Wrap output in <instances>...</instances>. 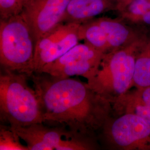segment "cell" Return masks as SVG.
<instances>
[{"label":"cell","instance_id":"cell-1","mask_svg":"<svg viewBox=\"0 0 150 150\" xmlns=\"http://www.w3.org/2000/svg\"><path fill=\"white\" fill-rule=\"evenodd\" d=\"M32 76L45 122L64 125L66 128L92 137L102 127L112 109V104L80 80L59 79L41 74Z\"/></svg>","mask_w":150,"mask_h":150},{"label":"cell","instance_id":"cell-2","mask_svg":"<svg viewBox=\"0 0 150 150\" xmlns=\"http://www.w3.org/2000/svg\"><path fill=\"white\" fill-rule=\"evenodd\" d=\"M147 38L141 35L129 45L105 54L96 74L87 81L90 88L112 106L132 88L136 57Z\"/></svg>","mask_w":150,"mask_h":150},{"label":"cell","instance_id":"cell-3","mask_svg":"<svg viewBox=\"0 0 150 150\" xmlns=\"http://www.w3.org/2000/svg\"><path fill=\"white\" fill-rule=\"evenodd\" d=\"M26 74L9 70L0 76V116L11 126L45 122L37 93L28 85Z\"/></svg>","mask_w":150,"mask_h":150},{"label":"cell","instance_id":"cell-4","mask_svg":"<svg viewBox=\"0 0 150 150\" xmlns=\"http://www.w3.org/2000/svg\"><path fill=\"white\" fill-rule=\"evenodd\" d=\"M36 40L22 12L0 20V63L5 70L33 75Z\"/></svg>","mask_w":150,"mask_h":150},{"label":"cell","instance_id":"cell-5","mask_svg":"<svg viewBox=\"0 0 150 150\" xmlns=\"http://www.w3.org/2000/svg\"><path fill=\"white\" fill-rule=\"evenodd\" d=\"M11 127L26 143L29 150L96 149L91 137L78 134L67 128L50 127L43 123Z\"/></svg>","mask_w":150,"mask_h":150},{"label":"cell","instance_id":"cell-6","mask_svg":"<svg viewBox=\"0 0 150 150\" xmlns=\"http://www.w3.org/2000/svg\"><path fill=\"white\" fill-rule=\"evenodd\" d=\"M107 143L119 150H150V125L133 112L109 118L102 127Z\"/></svg>","mask_w":150,"mask_h":150},{"label":"cell","instance_id":"cell-7","mask_svg":"<svg viewBox=\"0 0 150 150\" xmlns=\"http://www.w3.org/2000/svg\"><path fill=\"white\" fill-rule=\"evenodd\" d=\"M105 54L86 42L78 43L58 59L45 66L40 74L59 79L81 76L89 80L96 74Z\"/></svg>","mask_w":150,"mask_h":150},{"label":"cell","instance_id":"cell-8","mask_svg":"<svg viewBox=\"0 0 150 150\" xmlns=\"http://www.w3.org/2000/svg\"><path fill=\"white\" fill-rule=\"evenodd\" d=\"M80 24L62 23L38 40L32 67L33 74H40L45 66L58 59L79 43Z\"/></svg>","mask_w":150,"mask_h":150},{"label":"cell","instance_id":"cell-9","mask_svg":"<svg viewBox=\"0 0 150 150\" xmlns=\"http://www.w3.org/2000/svg\"><path fill=\"white\" fill-rule=\"evenodd\" d=\"M70 0H29L22 13L32 28L36 42L63 23Z\"/></svg>","mask_w":150,"mask_h":150},{"label":"cell","instance_id":"cell-10","mask_svg":"<svg viewBox=\"0 0 150 150\" xmlns=\"http://www.w3.org/2000/svg\"><path fill=\"white\" fill-rule=\"evenodd\" d=\"M110 11H116L113 0H70L63 23H82Z\"/></svg>","mask_w":150,"mask_h":150},{"label":"cell","instance_id":"cell-11","mask_svg":"<svg viewBox=\"0 0 150 150\" xmlns=\"http://www.w3.org/2000/svg\"><path fill=\"white\" fill-rule=\"evenodd\" d=\"M96 19L106 35L111 51L129 45L141 35L121 18L102 17Z\"/></svg>","mask_w":150,"mask_h":150},{"label":"cell","instance_id":"cell-12","mask_svg":"<svg viewBox=\"0 0 150 150\" xmlns=\"http://www.w3.org/2000/svg\"><path fill=\"white\" fill-rule=\"evenodd\" d=\"M79 35L80 41L83 40L102 53L111 51L106 35L96 18L81 23Z\"/></svg>","mask_w":150,"mask_h":150},{"label":"cell","instance_id":"cell-13","mask_svg":"<svg viewBox=\"0 0 150 150\" xmlns=\"http://www.w3.org/2000/svg\"><path fill=\"white\" fill-rule=\"evenodd\" d=\"M150 86V38H147L137 54L132 87Z\"/></svg>","mask_w":150,"mask_h":150},{"label":"cell","instance_id":"cell-14","mask_svg":"<svg viewBox=\"0 0 150 150\" xmlns=\"http://www.w3.org/2000/svg\"><path fill=\"white\" fill-rule=\"evenodd\" d=\"M150 0H131L122 11L118 12L119 17L124 21L139 23L149 8Z\"/></svg>","mask_w":150,"mask_h":150},{"label":"cell","instance_id":"cell-15","mask_svg":"<svg viewBox=\"0 0 150 150\" xmlns=\"http://www.w3.org/2000/svg\"><path fill=\"white\" fill-rule=\"evenodd\" d=\"M112 109L118 115L126 112L134 113L144 119L150 125V106L138 102L118 98L113 103Z\"/></svg>","mask_w":150,"mask_h":150},{"label":"cell","instance_id":"cell-16","mask_svg":"<svg viewBox=\"0 0 150 150\" xmlns=\"http://www.w3.org/2000/svg\"><path fill=\"white\" fill-rule=\"evenodd\" d=\"M21 139L11 126L1 125L0 127V150H29L26 145L21 142Z\"/></svg>","mask_w":150,"mask_h":150},{"label":"cell","instance_id":"cell-17","mask_svg":"<svg viewBox=\"0 0 150 150\" xmlns=\"http://www.w3.org/2000/svg\"><path fill=\"white\" fill-rule=\"evenodd\" d=\"M24 5L21 0H0V20H6L21 13Z\"/></svg>","mask_w":150,"mask_h":150},{"label":"cell","instance_id":"cell-18","mask_svg":"<svg viewBox=\"0 0 150 150\" xmlns=\"http://www.w3.org/2000/svg\"><path fill=\"white\" fill-rule=\"evenodd\" d=\"M118 98L138 102L150 106V86L140 88H135L133 91L129 90Z\"/></svg>","mask_w":150,"mask_h":150},{"label":"cell","instance_id":"cell-19","mask_svg":"<svg viewBox=\"0 0 150 150\" xmlns=\"http://www.w3.org/2000/svg\"><path fill=\"white\" fill-rule=\"evenodd\" d=\"M116 6V11L117 12L122 11L125 7L128 5L131 0H113Z\"/></svg>","mask_w":150,"mask_h":150},{"label":"cell","instance_id":"cell-20","mask_svg":"<svg viewBox=\"0 0 150 150\" xmlns=\"http://www.w3.org/2000/svg\"><path fill=\"white\" fill-rule=\"evenodd\" d=\"M141 23H144L146 25H150V2L149 8L147 12V13L145 14V16H144Z\"/></svg>","mask_w":150,"mask_h":150},{"label":"cell","instance_id":"cell-21","mask_svg":"<svg viewBox=\"0 0 150 150\" xmlns=\"http://www.w3.org/2000/svg\"><path fill=\"white\" fill-rule=\"evenodd\" d=\"M21 1L22 2L23 4L24 7H25V6L27 4V2H28L29 0H21Z\"/></svg>","mask_w":150,"mask_h":150}]
</instances>
